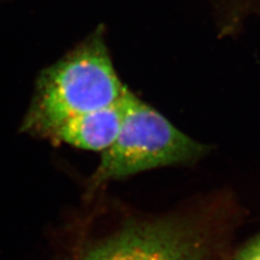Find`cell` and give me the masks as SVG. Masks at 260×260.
<instances>
[{"instance_id":"obj_1","label":"cell","mask_w":260,"mask_h":260,"mask_svg":"<svg viewBox=\"0 0 260 260\" xmlns=\"http://www.w3.org/2000/svg\"><path fill=\"white\" fill-rule=\"evenodd\" d=\"M127 90L101 27L42 73L22 130L48 138L72 117L116 104Z\"/></svg>"},{"instance_id":"obj_2","label":"cell","mask_w":260,"mask_h":260,"mask_svg":"<svg viewBox=\"0 0 260 260\" xmlns=\"http://www.w3.org/2000/svg\"><path fill=\"white\" fill-rule=\"evenodd\" d=\"M209 148L180 132L161 114L128 91L123 124L115 141L102 152L93 188L154 168L190 165Z\"/></svg>"},{"instance_id":"obj_3","label":"cell","mask_w":260,"mask_h":260,"mask_svg":"<svg viewBox=\"0 0 260 260\" xmlns=\"http://www.w3.org/2000/svg\"><path fill=\"white\" fill-rule=\"evenodd\" d=\"M84 260H210L207 242L192 228L155 221L125 228Z\"/></svg>"},{"instance_id":"obj_4","label":"cell","mask_w":260,"mask_h":260,"mask_svg":"<svg viewBox=\"0 0 260 260\" xmlns=\"http://www.w3.org/2000/svg\"><path fill=\"white\" fill-rule=\"evenodd\" d=\"M128 91L116 104L80 114L64 121L47 139L89 151L103 152L109 149L123 124Z\"/></svg>"},{"instance_id":"obj_5","label":"cell","mask_w":260,"mask_h":260,"mask_svg":"<svg viewBox=\"0 0 260 260\" xmlns=\"http://www.w3.org/2000/svg\"><path fill=\"white\" fill-rule=\"evenodd\" d=\"M234 260H260V233L244 244Z\"/></svg>"}]
</instances>
